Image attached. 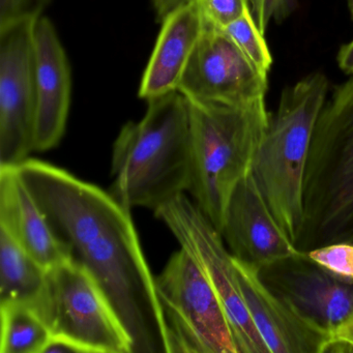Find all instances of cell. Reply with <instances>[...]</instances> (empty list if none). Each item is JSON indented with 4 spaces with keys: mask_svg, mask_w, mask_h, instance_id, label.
<instances>
[{
    "mask_svg": "<svg viewBox=\"0 0 353 353\" xmlns=\"http://www.w3.org/2000/svg\"><path fill=\"white\" fill-rule=\"evenodd\" d=\"M310 260L342 280L353 282V243H334L305 252Z\"/></svg>",
    "mask_w": 353,
    "mask_h": 353,
    "instance_id": "cell-20",
    "label": "cell"
},
{
    "mask_svg": "<svg viewBox=\"0 0 353 353\" xmlns=\"http://www.w3.org/2000/svg\"><path fill=\"white\" fill-rule=\"evenodd\" d=\"M34 36L38 96L34 152H46L59 145L65 135L71 107V65L49 18L36 20Z\"/></svg>",
    "mask_w": 353,
    "mask_h": 353,
    "instance_id": "cell-14",
    "label": "cell"
},
{
    "mask_svg": "<svg viewBox=\"0 0 353 353\" xmlns=\"http://www.w3.org/2000/svg\"><path fill=\"white\" fill-rule=\"evenodd\" d=\"M347 7H348L349 13H350L351 19L353 20V0H346Z\"/></svg>",
    "mask_w": 353,
    "mask_h": 353,
    "instance_id": "cell-28",
    "label": "cell"
},
{
    "mask_svg": "<svg viewBox=\"0 0 353 353\" xmlns=\"http://www.w3.org/2000/svg\"><path fill=\"white\" fill-rule=\"evenodd\" d=\"M88 353V351L77 343L65 336L52 334L45 346L43 353Z\"/></svg>",
    "mask_w": 353,
    "mask_h": 353,
    "instance_id": "cell-25",
    "label": "cell"
},
{
    "mask_svg": "<svg viewBox=\"0 0 353 353\" xmlns=\"http://www.w3.org/2000/svg\"><path fill=\"white\" fill-rule=\"evenodd\" d=\"M191 1L192 0H152L157 20L162 23L168 16L179 11Z\"/></svg>",
    "mask_w": 353,
    "mask_h": 353,
    "instance_id": "cell-26",
    "label": "cell"
},
{
    "mask_svg": "<svg viewBox=\"0 0 353 353\" xmlns=\"http://www.w3.org/2000/svg\"><path fill=\"white\" fill-rule=\"evenodd\" d=\"M260 276L274 292L325 330L353 314V282L330 274L305 253L265 266Z\"/></svg>",
    "mask_w": 353,
    "mask_h": 353,
    "instance_id": "cell-13",
    "label": "cell"
},
{
    "mask_svg": "<svg viewBox=\"0 0 353 353\" xmlns=\"http://www.w3.org/2000/svg\"><path fill=\"white\" fill-rule=\"evenodd\" d=\"M353 352V314L328 332L320 353Z\"/></svg>",
    "mask_w": 353,
    "mask_h": 353,
    "instance_id": "cell-24",
    "label": "cell"
},
{
    "mask_svg": "<svg viewBox=\"0 0 353 353\" xmlns=\"http://www.w3.org/2000/svg\"><path fill=\"white\" fill-rule=\"evenodd\" d=\"M154 214L208 276L224 307L239 353H270L243 301L233 255L220 231L185 194Z\"/></svg>",
    "mask_w": 353,
    "mask_h": 353,
    "instance_id": "cell-8",
    "label": "cell"
},
{
    "mask_svg": "<svg viewBox=\"0 0 353 353\" xmlns=\"http://www.w3.org/2000/svg\"><path fill=\"white\" fill-rule=\"evenodd\" d=\"M263 75L222 28L204 21L199 41L179 86L188 100L249 104L265 98Z\"/></svg>",
    "mask_w": 353,
    "mask_h": 353,
    "instance_id": "cell-10",
    "label": "cell"
},
{
    "mask_svg": "<svg viewBox=\"0 0 353 353\" xmlns=\"http://www.w3.org/2000/svg\"><path fill=\"white\" fill-rule=\"evenodd\" d=\"M46 274L47 268L0 228V305L34 307L42 294Z\"/></svg>",
    "mask_w": 353,
    "mask_h": 353,
    "instance_id": "cell-17",
    "label": "cell"
},
{
    "mask_svg": "<svg viewBox=\"0 0 353 353\" xmlns=\"http://www.w3.org/2000/svg\"><path fill=\"white\" fill-rule=\"evenodd\" d=\"M353 243V75L325 102L312 137L303 181V224L295 247L305 252Z\"/></svg>",
    "mask_w": 353,
    "mask_h": 353,
    "instance_id": "cell-4",
    "label": "cell"
},
{
    "mask_svg": "<svg viewBox=\"0 0 353 353\" xmlns=\"http://www.w3.org/2000/svg\"><path fill=\"white\" fill-rule=\"evenodd\" d=\"M243 301L270 353H320L330 330L301 314L262 280L260 270L233 256Z\"/></svg>",
    "mask_w": 353,
    "mask_h": 353,
    "instance_id": "cell-12",
    "label": "cell"
},
{
    "mask_svg": "<svg viewBox=\"0 0 353 353\" xmlns=\"http://www.w3.org/2000/svg\"><path fill=\"white\" fill-rule=\"evenodd\" d=\"M203 28V16L195 0L162 22L152 57L140 82L139 98L148 101L179 92L181 78Z\"/></svg>",
    "mask_w": 353,
    "mask_h": 353,
    "instance_id": "cell-15",
    "label": "cell"
},
{
    "mask_svg": "<svg viewBox=\"0 0 353 353\" xmlns=\"http://www.w3.org/2000/svg\"><path fill=\"white\" fill-rule=\"evenodd\" d=\"M220 233L234 257L259 270L303 254L276 222L252 173L231 194Z\"/></svg>",
    "mask_w": 353,
    "mask_h": 353,
    "instance_id": "cell-11",
    "label": "cell"
},
{
    "mask_svg": "<svg viewBox=\"0 0 353 353\" xmlns=\"http://www.w3.org/2000/svg\"><path fill=\"white\" fill-rule=\"evenodd\" d=\"M51 0H0V28L43 16Z\"/></svg>",
    "mask_w": 353,
    "mask_h": 353,
    "instance_id": "cell-23",
    "label": "cell"
},
{
    "mask_svg": "<svg viewBox=\"0 0 353 353\" xmlns=\"http://www.w3.org/2000/svg\"><path fill=\"white\" fill-rule=\"evenodd\" d=\"M336 63L341 71L347 75H353V40L341 47L336 55Z\"/></svg>",
    "mask_w": 353,
    "mask_h": 353,
    "instance_id": "cell-27",
    "label": "cell"
},
{
    "mask_svg": "<svg viewBox=\"0 0 353 353\" xmlns=\"http://www.w3.org/2000/svg\"><path fill=\"white\" fill-rule=\"evenodd\" d=\"M204 21L218 28H225L239 19L249 7L248 0H195Z\"/></svg>",
    "mask_w": 353,
    "mask_h": 353,
    "instance_id": "cell-21",
    "label": "cell"
},
{
    "mask_svg": "<svg viewBox=\"0 0 353 353\" xmlns=\"http://www.w3.org/2000/svg\"><path fill=\"white\" fill-rule=\"evenodd\" d=\"M16 171L70 258L102 289L131 340L132 353H169L154 276L131 210L44 161L28 159Z\"/></svg>",
    "mask_w": 353,
    "mask_h": 353,
    "instance_id": "cell-1",
    "label": "cell"
},
{
    "mask_svg": "<svg viewBox=\"0 0 353 353\" xmlns=\"http://www.w3.org/2000/svg\"><path fill=\"white\" fill-rule=\"evenodd\" d=\"M154 283L169 353H239L216 291L185 250L171 256Z\"/></svg>",
    "mask_w": 353,
    "mask_h": 353,
    "instance_id": "cell-6",
    "label": "cell"
},
{
    "mask_svg": "<svg viewBox=\"0 0 353 353\" xmlns=\"http://www.w3.org/2000/svg\"><path fill=\"white\" fill-rule=\"evenodd\" d=\"M256 24L265 34L272 21L281 23L296 10V0H248Z\"/></svg>",
    "mask_w": 353,
    "mask_h": 353,
    "instance_id": "cell-22",
    "label": "cell"
},
{
    "mask_svg": "<svg viewBox=\"0 0 353 353\" xmlns=\"http://www.w3.org/2000/svg\"><path fill=\"white\" fill-rule=\"evenodd\" d=\"M0 353H43L50 330L30 305H0Z\"/></svg>",
    "mask_w": 353,
    "mask_h": 353,
    "instance_id": "cell-18",
    "label": "cell"
},
{
    "mask_svg": "<svg viewBox=\"0 0 353 353\" xmlns=\"http://www.w3.org/2000/svg\"><path fill=\"white\" fill-rule=\"evenodd\" d=\"M36 20L0 28V168H16L34 152Z\"/></svg>",
    "mask_w": 353,
    "mask_h": 353,
    "instance_id": "cell-9",
    "label": "cell"
},
{
    "mask_svg": "<svg viewBox=\"0 0 353 353\" xmlns=\"http://www.w3.org/2000/svg\"><path fill=\"white\" fill-rule=\"evenodd\" d=\"M188 103L191 132L188 193L221 232L231 194L251 173L270 114L264 98L243 105Z\"/></svg>",
    "mask_w": 353,
    "mask_h": 353,
    "instance_id": "cell-3",
    "label": "cell"
},
{
    "mask_svg": "<svg viewBox=\"0 0 353 353\" xmlns=\"http://www.w3.org/2000/svg\"><path fill=\"white\" fill-rule=\"evenodd\" d=\"M328 88L327 77L316 72L283 90L252 167L270 212L294 245L303 224V181L310 146Z\"/></svg>",
    "mask_w": 353,
    "mask_h": 353,
    "instance_id": "cell-5",
    "label": "cell"
},
{
    "mask_svg": "<svg viewBox=\"0 0 353 353\" xmlns=\"http://www.w3.org/2000/svg\"><path fill=\"white\" fill-rule=\"evenodd\" d=\"M111 173L108 192L129 210L156 212L189 192L190 111L181 92L150 99L143 119L121 128L113 145Z\"/></svg>",
    "mask_w": 353,
    "mask_h": 353,
    "instance_id": "cell-2",
    "label": "cell"
},
{
    "mask_svg": "<svg viewBox=\"0 0 353 353\" xmlns=\"http://www.w3.org/2000/svg\"><path fill=\"white\" fill-rule=\"evenodd\" d=\"M223 30L243 51L251 63L263 75L268 76L272 65V57L266 41L264 40V34L260 32L254 20L250 7L245 9L241 18L229 24Z\"/></svg>",
    "mask_w": 353,
    "mask_h": 353,
    "instance_id": "cell-19",
    "label": "cell"
},
{
    "mask_svg": "<svg viewBox=\"0 0 353 353\" xmlns=\"http://www.w3.org/2000/svg\"><path fill=\"white\" fill-rule=\"evenodd\" d=\"M0 228L47 270L70 259L16 168H0Z\"/></svg>",
    "mask_w": 353,
    "mask_h": 353,
    "instance_id": "cell-16",
    "label": "cell"
},
{
    "mask_svg": "<svg viewBox=\"0 0 353 353\" xmlns=\"http://www.w3.org/2000/svg\"><path fill=\"white\" fill-rule=\"evenodd\" d=\"M32 309L51 334L74 341L88 353H132L131 340L102 289L71 258L47 270Z\"/></svg>",
    "mask_w": 353,
    "mask_h": 353,
    "instance_id": "cell-7",
    "label": "cell"
}]
</instances>
